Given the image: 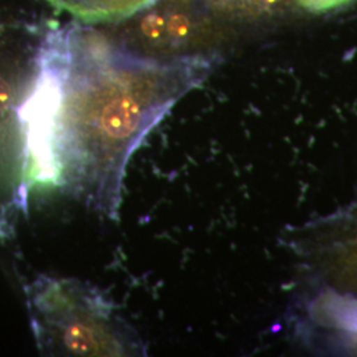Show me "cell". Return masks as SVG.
I'll list each match as a JSON object with an SVG mask.
<instances>
[{
  "label": "cell",
  "instance_id": "cell-1",
  "mask_svg": "<svg viewBox=\"0 0 357 357\" xmlns=\"http://www.w3.org/2000/svg\"><path fill=\"white\" fill-rule=\"evenodd\" d=\"M211 66L206 57L146 59L102 38L68 33L54 139L60 184L116 218L131 155Z\"/></svg>",
  "mask_w": 357,
  "mask_h": 357
},
{
  "label": "cell",
  "instance_id": "cell-4",
  "mask_svg": "<svg viewBox=\"0 0 357 357\" xmlns=\"http://www.w3.org/2000/svg\"><path fill=\"white\" fill-rule=\"evenodd\" d=\"M298 4L310 13H326L344 7L354 0H296Z\"/></svg>",
  "mask_w": 357,
  "mask_h": 357
},
{
  "label": "cell",
  "instance_id": "cell-5",
  "mask_svg": "<svg viewBox=\"0 0 357 357\" xmlns=\"http://www.w3.org/2000/svg\"><path fill=\"white\" fill-rule=\"evenodd\" d=\"M166 20L159 13H150L142 22V31L149 38H159L166 29Z\"/></svg>",
  "mask_w": 357,
  "mask_h": 357
},
{
  "label": "cell",
  "instance_id": "cell-7",
  "mask_svg": "<svg viewBox=\"0 0 357 357\" xmlns=\"http://www.w3.org/2000/svg\"><path fill=\"white\" fill-rule=\"evenodd\" d=\"M13 97V91L10 82L0 76V114L10 107Z\"/></svg>",
  "mask_w": 357,
  "mask_h": 357
},
{
  "label": "cell",
  "instance_id": "cell-2",
  "mask_svg": "<svg viewBox=\"0 0 357 357\" xmlns=\"http://www.w3.org/2000/svg\"><path fill=\"white\" fill-rule=\"evenodd\" d=\"M41 351L57 356H142L146 348L105 294L72 278L41 277L28 289Z\"/></svg>",
  "mask_w": 357,
  "mask_h": 357
},
{
  "label": "cell",
  "instance_id": "cell-6",
  "mask_svg": "<svg viewBox=\"0 0 357 357\" xmlns=\"http://www.w3.org/2000/svg\"><path fill=\"white\" fill-rule=\"evenodd\" d=\"M167 29H168V33L174 38H184L188 33H190V29H191V23L190 20L184 16V15H174L171 16V19L168 20V24H167Z\"/></svg>",
  "mask_w": 357,
  "mask_h": 357
},
{
  "label": "cell",
  "instance_id": "cell-3",
  "mask_svg": "<svg viewBox=\"0 0 357 357\" xmlns=\"http://www.w3.org/2000/svg\"><path fill=\"white\" fill-rule=\"evenodd\" d=\"M311 319L330 328L357 333V299L333 290H324L308 307Z\"/></svg>",
  "mask_w": 357,
  "mask_h": 357
}]
</instances>
